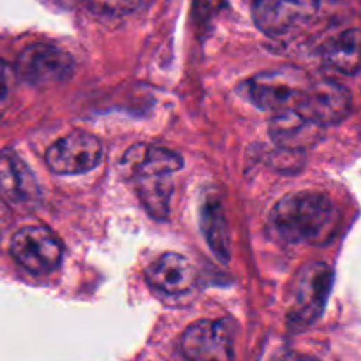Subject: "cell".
<instances>
[{
    "mask_svg": "<svg viewBox=\"0 0 361 361\" xmlns=\"http://www.w3.org/2000/svg\"><path fill=\"white\" fill-rule=\"evenodd\" d=\"M337 210L324 192H293L282 197L270 214V226L288 243H319L334 231Z\"/></svg>",
    "mask_w": 361,
    "mask_h": 361,
    "instance_id": "obj_1",
    "label": "cell"
},
{
    "mask_svg": "<svg viewBox=\"0 0 361 361\" xmlns=\"http://www.w3.org/2000/svg\"><path fill=\"white\" fill-rule=\"evenodd\" d=\"M310 81L302 69L277 67L249 78L243 90L256 108L277 113L298 108Z\"/></svg>",
    "mask_w": 361,
    "mask_h": 361,
    "instance_id": "obj_2",
    "label": "cell"
},
{
    "mask_svg": "<svg viewBox=\"0 0 361 361\" xmlns=\"http://www.w3.org/2000/svg\"><path fill=\"white\" fill-rule=\"evenodd\" d=\"M334 284V270L326 263L307 264L298 275L288 323L291 330L310 326L323 314Z\"/></svg>",
    "mask_w": 361,
    "mask_h": 361,
    "instance_id": "obj_3",
    "label": "cell"
},
{
    "mask_svg": "<svg viewBox=\"0 0 361 361\" xmlns=\"http://www.w3.org/2000/svg\"><path fill=\"white\" fill-rule=\"evenodd\" d=\"M11 256L28 274L48 275L59 268L63 245L46 226H25L11 240Z\"/></svg>",
    "mask_w": 361,
    "mask_h": 361,
    "instance_id": "obj_4",
    "label": "cell"
},
{
    "mask_svg": "<svg viewBox=\"0 0 361 361\" xmlns=\"http://www.w3.org/2000/svg\"><path fill=\"white\" fill-rule=\"evenodd\" d=\"M73 56L63 49L46 42H34L20 53L16 60V73L34 87H48L71 78L74 73Z\"/></svg>",
    "mask_w": 361,
    "mask_h": 361,
    "instance_id": "obj_5",
    "label": "cell"
},
{
    "mask_svg": "<svg viewBox=\"0 0 361 361\" xmlns=\"http://www.w3.org/2000/svg\"><path fill=\"white\" fill-rule=\"evenodd\" d=\"M102 159V145L90 133H71L46 150V164L56 175H83Z\"/></svg>",
    "mask_w": 361,
    "mask_h": 361,
    "instance_id": "obj_6",
    "label": "cell"
},
{
    "mask_svg": "<svg viewBox=\"0 0 361 361\" xmlns=\"http://www.w3.org/2000/svg\"><path fill=\"white\" fill-rule=\"evenodd\" d=\"M296 111L319 126H335L353 111V95L334 80L310 81Z\"/></svg>",
    "mask_w": 361,
    "mask_h": 361,
    "instance_id": "obj_7",
    "label": "cell"
},
{
    "mask_svg": "<svg viewBox=\"0 0 361 361\" xmlns=\"http://www.w3.org/2000/svg\"><path fill=\"white\" fill-rule=\"evenodd\" d=\"M0 197L16 212H32L41 203L35 175L11 148L0 152Z\"/></svg>",
    "mask_w": 361,
    "mask_h": 361,
    "instance_id": "obj_8",
    "label": "cell"
},
{
    "mask_svg": "<svg viewBox=\"0 0 361 361\" xmlns=\"http://www.w3.org/2000/svg\"><path fill=\"white\" fill-rule=\"evenodd\" d=\"M182 353L196 361H228L235 358L228 324L219 319H201L190 324L182 337Z\"/></svg>",
    "mask_w": 361,
    "mask_h": 361,
    "instance_id": "obj_9",
    "label": "cell"
},
{
    "mask_svg": "<svg viewBox=\"0 0 361 361\" xmlns=\"http://www.w3.org/2000/svg\"><path fill=\"white\" fill-rule=\"evenodd\" d=\"M319 9V0H256L252 16L268 35H282L307 23Z\"/></svg>",
    "mask_w": 361,
    "mask_h": 361,
    "instance_id": "obj_10",
    "label": "cell"
},
{
    "mask_svg": "<svg viewBox=\"0 0 361 361\" xmlns=\"http://www.w3.org/2000/svg\"><path fill=\"white\" fill-rule=\"evenodd\" d=\"M270 136L275 145L286 150H307L323 137L324 126L307 118L296 109H284L270 120Z\"/></svg>",
    "mask_w": 361,
    "mask_h": 361,
    "instance_id": "obj_11",
    "label": "cell"
},
{
    "mask_svg": "<svg viewBox=\"0 0 361 361\" xmlns=\"http://www.w3.org/2000/svg\"><path fill=\"white\" fill-rule=\"evenodd\" d=\"M148 286L166 295H183L192 291L197 275L192 263L182 254L166 252L145 271Z\"/></svg>",
    "mask_w": 361,
    "mask_h": 361,
    "instance_id": "obj_12",
    "label": "cell"
},
{
    "mask_svg": "<svg viewBox=\"0 0 361 361\" xmlns=\"http://www.w3.org/2000/svg\"><path fill=\"white\" fill-rule=\"evenodd\" d=\"M122 166L136 178V176L171 175L183 166L182 155L164 147H150V145H134L123 155Z\"/></svg>",
    "mask_w": 361,
    "mask_h": 361,
    "instance_id": "obj_13",
    "label": "cell"
},
{
    "mask_svg": "<svg viewBox=\"0 0 361 361\" xmlns=\"http://www.w3.org/2000/svg\"><path fill=\"white\" fill-rule=\"evenodd\" d=\"M324 62L342 74H353L361 71V28H348L330 41L324 42L321 49Z\"/></svg>",
    "mask_w": 361,
    "mask_h": 361,
    "instance_id": "obj_14",
    "label": "cell"
},
{
    "mask_svg": "<svg viewBox=\"0 0 361 361\" xmlns=\"http://www.w3.org/2000/svg\"><path fill=\"white\" fill-rule=\"evenodd\" d=\"M201 231L215 256L222 261L229 259V228L224 207L217 196H207L201 204Z\"/></svg>",
    "mask_w": 361,
    "mask_h": 361,
    "instance_id": "obj_15",
    "label": "cell"
},
{
    "mask_svg": "<svg viewBox=\"0 0 361 361\" xmlns=\"http://www.w3.org/2000/svg\"><path fill=\"white\" fill-rule=\"evenodd\" d=\"M137 197L152 217L164 221L169 214V200L173 194V182L169 175L136 176Z\"/></svg>",
    "mask_w": 361,
    "mask_h": 361,
    "instance_id": "obj_16",
    "label": "cell"
},
{
    "mask_svg": "<svg viewBox=\"0 0 361 361\" xmlns=\"http://www.w3.org/2000/svg\"><path fill=\"white\" fill-rule=\"evenodd\" d=\"M88 2L94 7V11L120 16V14H127L137 9L143 0H88Z\"/></svg>",
    "mask_w": 361,
    "mask_h": 361,
    "instance_id": "obj_17",
    "label": "cell"
},
{
    "mask_svg": "<svg viewBox=\"0 0 361 361\" xmlns=\"http://www.w3.org/2000/svg\"><path fill=\"white\" fill-rule=\"evenodd\" d=\"M14 71L7 62L0 60V118L6 113L7 104L11 99V88H13Z\"/></svg>",
    "mask_w": 361,
    "mask_h": 361,
    "instance_id": "obj_18",
    "label": "cell"
}]
</instances>
